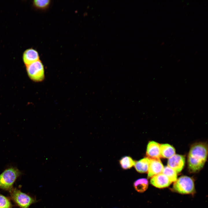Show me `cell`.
Returning a JSON list of instances; mask_svg holds the SVG:
<instances>
[{
    "instance_id": "cell-3",
    "label": "cell",
    "mask_w": 208,
    "mask_h": 208,
    "mask_svg": "<svg viewBox=\"0 0 208 208\" xmlns=\"http://www.w3.org/2000/svg\"><path fill=\"white\" fill-rule=\"evenodd\" d=\"M22 173L17 168L11 167L0 174V189L9 191Z\"/></svg>"
},
{
    "instance_id": "cell-13",
    "label": "cell",
    "mask_w": 208,
    "mask_h": 208,
    "mask_svg": "<svg viewBox=\"0 0 208 208\" xmlns=\"http://www.w3.org/2000/svg\"><path fill=\"white\" fill-rule=\"evenodd\" d=\"M148 183V180L145 178H142L136 180L134 183L135 189L138 192L142 193L147 189Z\"/></svg>"
},
{
    "instance_id": "cell-8",
    "label": "cell",
    "mask_w": 208,
    "mask_h": 208,
    "mask_svg": "<svg viewBox=\"0 0 208 208\" xmlns=\"http://www.w3.org/2000/svg\"><path fill=\"white\" fill-rule=\"evenodd\" d=\"M150 183L158 188H164L169 186L172 182L165 174L161 173L152 177Z\"/></svg>"
},
{
    "instance_id": "cell-10",
    "label": "cell",
    "mask_w": 208,
    "mask_h": 208,
    "mask_svg": "<svg viewBox=\"0 0 208 208\" xmlns=\"http://www.w3.org/2000/svg\"><path fill=\"white\" fill-rule=\"evenodd\" d=\"M22 58L23 62L26 66L40 60L38 52L33 48L27 49L24 51Z\"/></svg>"
},
{
    "instance_id": "cell-11",
    "label": "cell",
    "mask_w": 208,
    "mask_h": 208,
    "mask_svg": "<svg viewBox=\"0 0 208 208\" xmlns=\"http://www.w3.org/2000/svg\"><path fill=\"white\" fill-rule=\"evenodd\" d=\"M160 149L161 157L164 158H169L175 154L174 148L168 144H160Z\"/></svg>"
},
{
    "instance_id": "cell-14",
    "label": "cell",
    "mask_w": 208,
    "mask_h": 208,
    "mask_svg": "<svg viewBox=\"0 0 208 208\" xmlns=\"http://www.w3.org/2000/svg\"><path fill=\"white\" fill-rule=\"evenodd\" d=\"M135 162L131 157L129 156L123 157L119 161L121 167L125 170L131 168L134 166Z\"/></svg>"
},
{
    "instance_id": "cell-6",
    "label": "cell",
    "mask_w": 208,
    "mask_h": 208,
    "mask_svg": "<svg viewBox=\"0 0 208 208\" xmlns=\"http://www.w3.org/2000/svg\"><path fill=\"white\" fill-rule=\"evenodd\" d=\"M185 164V158L183 155L175 154L169 158L168 166L176 172H180L184 168Z\"/></svg>"
},
{
    "instance_id": "cell-1",
    "label": "cell",
    "mask_w": 208,
    "mask_h": 208,
    "mask_svg": "<svg viewBox=\"0 0 208 208\" xmlns=\"http://www.w3.org/2000/svg\"><path fill=\"white\" fill-rule=\"evenodd\" d=\"M207 145L205 143H197L191 146L187 157L190 172H196L203 168L207 159Z\"/></svg>"
},
{
    "instance_id": "cell-9",
    "label": "cell",
    "mask_w": 208,
    "mask_h": 208,
    "mask_svg": "<svg viewBox=\"0 0 208 208\" xmlns=\"http://www.w3.org/2000/svg\"><path fill=\"white\" fill-rule=\"evenodd\" d=\"M160 144L154 141H149L147 145L146 155L149 159H160L161 157Z\"/></svg>"
},
{
    "instance_id": "cell-2",
    "label": "cell",
    "mask_w": 208,
    "mask_h": 208,
    "mask_svg": "<svg viewBox=\"0 0 208 208\" xmlns=\"http://www.w3.org/2000/svg\"><path fill=\"white\" fill-rule=\"evenodd\" d=\"M9 192L11 199L19 208H29L31 205L38 201L34 197L22 192L16 187H13Z\"/></svg>"
},
{
    "instance_id": "cell-4",
    "label": "cell",
    "mask_w": 208,
    "mask_h": 208,
    "mask_svg": "<svg viewBox=\"0 0 208 208\" xmlns=\"http://www.w3.org/2000/svg\"><path fill=\"white\" fill-rule=\"evenodd\" d=\"M172 189L175 192L183 194H192L195 192L194 180L191 177L183 176L174 182Z\"/></svg>"
},
{
    "instance_id": "cell-7",
    "label": "cell",
    "mask_w": 208,
    "mask_h": 208,
    "mask_svg": "<svg viewBox=\"0 0 208 208\" xmlns=\"http://www.w3.org/2000/svg\"><path fill=\"white\" fill-rule=\"evenodd\" d=\"M164 168L163 164L160 159H150L148 178H151L162 173Z\"/></svg>"
},
{
    "instance_id": "cell-12",
    "label": "cell",
    "mask_w": 208,
    "mask_h": 208,
    "mask_svg": "<svg viewBox=\"0 0 208 208\" xmlns=\"http://www.w3.org/2000/svg\"><path fill=\"white\" fill-rule=\"evenodd\" d=\"M150 159L147 157H144L139 161L135 162L134 165L136 170L141 173L148 172Z\"/></svg>"
},
{
    "instance_id": "cell-17",
    "label": "cell",
    "mask_w": 208,
    "mask_h": 208,
    "mask_svg": "<svg viewBox=\"0 0 208 208\" xmlns=\"http://www.w3.org/2000/svg\"><path fill=\"white\" fill-rule=\"evenodd\" d=\"M10 199L0 193V208H13Z\"/></svg>"
},
{
    "instance_id": "cell-15",
    "label": "cell",
    "mask_w": 208,
    "mask_h": 208,
    "mask_svg": "<svg viewBox=\"0 0 208 208\" xmlns=\"http://www.w3.org/2000/svg\"><path fill=\"white\" fill-rule=\"evenodd\" d=\"M162 173L166 175L172 182H175L177 179V173L168 166L164 167Z\"/></svg>"
},
{
    "instance_id": "cell-16",
    "label": "cell",
    "mask_w": 208,
    "mask_h": 208,
    "mask_svg": "<svg viewBox=\"0 0 208 208\" xmlns=\"http://www.w3.org/2000/svg\"><path fill=\"white\" fill-rule=\"evenodd\" d=\"M50 3L49 0H35L33 1V4L37 9L44 10L49 7Z\"/></svg>"
},
{
    "instance_id": "cell-18",
    "label": "cell",
    "mask_w": 208,
    "mask_h": 208,
    "mask_svg": "<svg viewBox=\"0 0 208 208\" xmlns=\"http://www.w3.org/2000/svg\"></svg>"
},
{
    "instance_id": "cell-5",
    "label": "cell",
    "mask_w": 208,
    "mask_h": 208,
    "mask_svg": "<svg viewBox=\"0 0 208 208\" xmlns=\"http://www.w3.org/2000/svg\"><path fill=\"white\" fill-rule=\"evenodd\" d=\"M27 74L29 78L35 82L43 81L45 77L43 64L39 60L26 66Z\"/></svg>"
}]
</instances>
